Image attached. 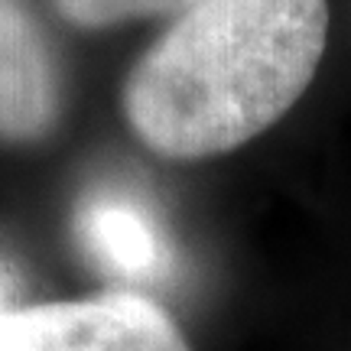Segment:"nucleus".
I'll return each instance as SVG.
<instances>
[{"mask_svg":"<svg viewBox=\"0 0 351 351\" xmlns=\"http://www.w3.org/2000/svg\"><path fill=\"white\" fill-rule=\"evenodd\" d=\"M326 39V0H199L134 65L124 114L163 156L228 153L302 98Z\"/></svg>","mask_w":351,"mask_h":351,"instance_id":"f257e3e1","label":"nucleus"},{"mask_svg":"<svg viewBox=\"0 0 351 351\" xmlns=\"http://www.w3.org/2000/svg\"><path fill=\"white\" fill-rule=\"evenodd\" d=\"M0 351H189V345L156 302L114 293L16 306L0 315Z\"/></svg>","mask_w":351,"mask_h":351,"instance_id":"f03ea898","label":"nucleus"},{"mask_svg":"<svg viewBox=\"0 0 351 351\" xmlns=\"http://www.w3.org/2000/svg\"><path fill=\"white\" fill-rule=\"evenodd\" d=\"M59 114L56 62L23 0H0V137L39 140Z\"/></svg>","mask_w":351,"mask_h":351,"instance_id":"7ed1b4c3","label":"nucleus"},{"mask_svg":"<svg viewBox=\"0 0 351 351\" xmlns=\"http://www.w3.org/2000/svg\"><path fill=\"white\" fill-rule=\"evenodd\" d=\"M75 231L88 257L101 270L124 280L163 276L173 263V247L147 202L127 189H95L78 205Z\"/></svg>","mask_w":351,"mask_h":351,"instance_id":"20e7f679","label":"nucleus"},{"mask_svg":"<svg viewBox=\"0 0 351 351\" xmlns=\"http://www.w3.org/2000/svg\"><path fill=\"white\" fill-rule=\"evenodd\" d=\"M52 3L69 23L111 26L134 16H153V13H186L199 0H52Z\"/></svg>","mask_w":351,"mask_h":351,"instance_id":"39448f33","label":"nucleus"},{"mask_svg":"<svg viewBox=\"0 0 351 351\" xmlns=\"http://www.w3.org/2000/svg\"><path fill=\"white\" fill-rule=\"evenodd\" d=\"M16 306H13V280H10V274L0 267V315H7V313H13Z\"/></svg>","mask_w":351,"mask_h":351,"instance_id":"423d86ee","label":"nucleus"}]
</instances>
